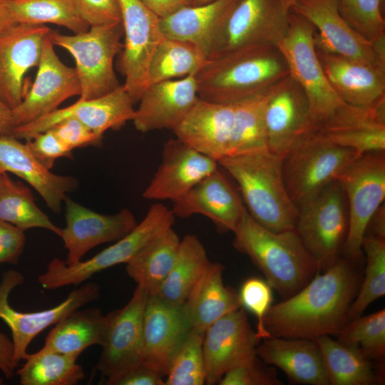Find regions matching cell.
Listing matches in <instances>:
<instances>
[{
    "mask_svg": "<svg viewBox=\"0 0 385 385\" xmlns=\"http://www.w3.org/2000/svg\"><path fill=\"white\" fill-rule=\"evenodd\" d=\"M341 343L355 347L369 360L385 356V309L348 321L337 335Z\"/></svg>",
    "mask_w": 385,
    "mask_h": 385,
    "instance_id": "42",
    "label": "cell"
},
{
    "mask_svg": "<svg viewBox=\"0 0 385 385\" xmlns=\"http://www.w3.org/2000/svg\"><path fill=\"white\" fill-rule=\"evenodd\" d=\"M191 329L184 304L149 295L143 317L141 361L165 377L173 355Z\"/></svg>",
    "mask_w": 385,
    "mask_h": 385,
    "instance_id": "21",
    "label": "cell"
},
{
    "mask_svg": "<svg viewBox=\"0 0 385 385\" xmlns=\"http://www.w3.org/2000/svg\"><path fill=\"white\" fill-rule=\"evenodd\" d=\"M15 368L12 340L0 332V370L6 378L10 379L14 376Z\"/></svg>",
    "mask_w": 385,
    "mask_h": 385,
    "instance_id": "53",
    "label": "cell"
},
{
    "mask_svg": "<svg viewBox=\"0 0 385 385\" xmlns=\"http://www.w3.org/2000/svg\"><path fill=\"white\" fill-rule=\"evenodd\" d=\"M290 10L314 26L316 45L385 68V38L372 43L356 33L340 14L337 0H296Z\"/></svg>",
    "mask_w": 385,
    "mask_h": 385,
    "instance_id": "14",
    "label": "cell"
},
{
    "mask_svg": "<svg viewBox=\"0 0 385 385\" xmlns=\"http://www.w3.org/2000/svg\"><path fill=\"white\" fill-rule=\"evenodd\" d=\"M337 181L348 204L344 250L350 260L358 261L369 222L385 198L384 152L360 155L340 174Z\"/></svg>",
    "mask_w": 385,
    "mask_h": 385,
    "instance_id": "10",
    "label": "cell"
},
{
    "mask_svg": "<svg viewBox=\"0 0 385 385\" xmlns=\"http://www.w3.org/2000/svg\"><path fill=\"white\" fill-rule=\"evenodd\" d=\"M217 163L236 181L248 213L257 223L274 232L295 230L298 208L285 186L283 157L267 150Z\"/></svg>",
    "mask_w": 385,
    "mask_h": 385,
    "instance_id": "4",
    "label": "cell"
},
{
    "mask_svg": "<svg viewBox=\"0 0 385 385\" xmlns=\"http://www.w3.org/2000/svg\"><path fill=\"white\" fill-rule=\"evenodd\" d=\"M296 0H282V4L284 7V9L287 11H289L292 6L293 5V4L294 3Z\"/></svg>",
    "mask_w": 385,
    "mask_h": 385,
    "instance_id": "57",
    "label": "cell"
},
{
    "mask_svg": "<svg viewBox=\"0 0 385 385\" xmlns=\"http://www.w3.org/2000/svg\"><path fill=\"white\" fill-rule=\"evenodd\" d=\"M299 292L271 305L264 325L272 337L316 339L337 335L359 289V275L351 265L338 259Z\"/></svg>",
    "mask_w": 385,
    "mask_h": 385,
    "instance_id": "1",
    "label": "cell"
},
{
    "mask_svg": "<svg viewBox=\"0 0 385 385\" xmlns=\"http://www.w3.org/2000/svg\"><path fill=\"white\" fill-rule=\"evenodd\" d=\"M26 143L39 163L49 170L57 159L73 158L72 151L64 145L52 129L34 135Z\"/></svg>",
    "mask_w": 385,
    "mask_h": 385,
    "instance_id": "47",
    "label": "cell"
},
{
    "mask_svg": "<svg viewBox=\"0 0 385 385\" xmlns=\"http://www.w3.org/2000/svg\"><path fill=\"white\" fill-rule=\"evenodd\" d=\"M0 172L11 173L33 187L54 212H59L66 193L78 188L73 176L57 175L34 157L26 143L12 135L0 136Z\"/></svg>",
    "mask_w": 385,
    "mask_h": 385,
    "instance_id": "29",
    "label": "cell"
},
{
    "mask_svg": "<svg viewBox=\"0 0 385 385\" xmlns=\"http://www.w3.org/2000/svg\"><path fill=\"white\" fill-rule=\"evenodd\" d=\"M24 280L21 273L10 270L3 274L0 282V319L11 332L15 366L24 359L29 344L38 334L49 326L55 325L71 312L100 297L99 285L94 282H88L74 289L55 307L38 312H21L10 305L9 298L11 291L23 284Z\"/></svg>",
    "mask_w": 385,
    "mask_h": 385,
    "instance_id": "12",
    "label": "cell"
},
{
    "mask_svg": "<svg viewBox=\"0 0 385 385\" xmlns=\"http://www.w3.org/2000/svg\"><path fill=\"white\" fill-rule=\"evenodd\" d=\"M119 2L124 44L120 59L125 76L123 85L135 103L148 86V68L151 58L165 38L160 18L140 0H118Z\"/></svg>",
    "mask_w": 385,
    "mask_h": 385,
    "instance_id": "13",
    "label": "cell"
},
{
    "mask_svg": "<svg viewBox=\"0 0 385 385\" xmlns=\"http://www.w3.org/2000/svg\"><path fill=\"white\" fill-rule=\"evenodd\" d=\"M63 203L66 226L61 238L68 251L65 262L69 265L81 262L93 247L123 237L138 224L133 212L126 208L106 215L87 208L68 196Z\"/></svg>",
    "mask_w": 385,
    "mask_h": 385,
    "instance_id": "18",
    "label": "cell"
},
{
    "mask_svg": "<svg viewBox=\"0 0 385 385\" xmlns=\"http://www.w3.org/2000/svg\"><path fill=\"white\" fill-rule=\"evenodd\" d=\"M237 1L215 0L183 8L160 19L162 34L165 38L196 46L208 58L220 27Z\"/></svg>",
    "mask_w": 385,
    "mask_h": 385,
    "instance_id": "31",
    "label": "cell"
},
{
    "mask_svg": "<svg viewBox=\"0 0 385 385\" xmlns=\"http://www.w3.org/2000/svg\"><path fill=\"white\" fill-rule=\"evenodd\" d=\"M371 225L373 235L385 239V207L381 205L372 215L368 226Z\"/></svg>",
    "mask_w": 385,
    "mask_h": 385,
    "instance_id": "54",
    "label": "cell"
},
{
    "mask_svg": "<svg viewBox=\"0 0 385 385\" xmlns=\"http://www.w3.org/2000/svg\"><path fill=\"white\" fill-rule=\"evenodd\" d=\"M204 333L192 328L170 361L165 376V385L205 384Z\"/></svg>",
    "mask_w": 385,
    "mask_h": 385,
    "instance_id": "43",
    "label": "cell"
},
{
    "mask_svg": "<svg viewBox=\"0 0 385 385\" xmlns=\"http://www.w3.org/2000/svg\"><path fill=\"white\" fill-rule=\"evenodd\" d=\"M180 240L170 227L149 242L128 263L126 272L149 295H155L175 260Z\"/></svg>",
    "mask_w": 385,
    "mask_h": 385,
    "instance_id": "34",
    "label": "cell"
},
{
    "mask_svg": "<svg viewBox=\"0 0 385 385\" xmlns=\"http://www.w3.org/2000/svg\"><path fill=\"white\" fill-rule=\"evenodd\" d=\"M80 16L91 26L121 23L118 0H71Z\"/></svg>",
    "mask_w": 385,
    "mask_h": 385,
    "instance_id": "48",
    "label": "cell"
},
{
    "mask_svg": "<svg viewBox=\"0 0 385 385\" xmlns=\"http://www.w3.org/2000/svg\"><path fill=\"white\" fill-rule=\"evenodd\" d=\"M207 58L195 45L164 38L156 48L148 68L149 84L195 75Z\"/></svg>",
    "mask_w": 385,
    "mask_h": 385,
    "instance_id": "40",
    "label": "cell"
},
{
    "mask_svg": "<svg viewBox=\"0 0 385 385\" xmlns=\"http://www.w3.org/2000/svg\"><path fill=\"white\" fill-rule=\"evenodd\" d=\"M25 242L24 231L0 220V264L16 265Z\"/></svg>",
    "mask_w": 385,
    "mask_h": 385,
    "instance_id": "50",
    "label": "cell"
},
{
    "mask_svg": "<svg viewBox=\"0 0 385 385\" xmlns=\"http://www.w3.org/2000/svg\"><path fill=\"white\" fill-rule=\"evenodd\" d=\"M210 263L199 238L186 235L180 240L173 265L155 295L172 304H184Z\"/></svg>",
    "mask_w": 385,
    "mask_h": 385,
    "instance_id": "35",
    "label": "cell"
},
{
    "mask_svg": "<svg viewBox=\"0 0 385 385\" xmlns=\"http://www.w3.org/2000/svg\"><path fill=\"white\" fill-rule=\"evenodd\" d=\"M0 220L24 232L43 228L60 237L62 233V228L53 224L36 205L29 188L14 181L5 172H0Z\"/></svg>",
    "mask_w": 385,
    "mask_h": 385,
    "instance_id": "37",
    "label": "cell"
},
{
    "mask_svg": "<svg viewBox=\"0 0 385 385\" xmlns=\"http://www.w3.org/2000/svg\"><path fill=\"white\" fill-rule=\"evenodd\" d=\"M361 249L366 257L365 277L350 306L348 321L360 317L369 304L385 295V239L365 235Z\"/></svg>",
    "mask_w": 385,
    "mask_h": 385,
    "instance_id": "41",
    "label": "cell"
},
{
    "mask_svg": "<svg viewBox=\"0 0 385 385\" xmlns=\"http://www.w3.org/2000/svg\"><path fill=\"white\" fill-rule=\"evenodd\" d=\"M232 232L234 247L250 258L284 299L299 292L319 272L295 230L270 231L246 209Z\"/></svg>",
    "mask_w": 385,
    "mask_h": 385,
    "instance_id": "3",
    "label": "cell"
},
{
    "mask_svg": "<svg viewBox=\"0 0 385 385\" xmlns=\"http://www.w3.org/2000/svg\"><path fill=\"white\" fill-rule=\"evenodd\" d=\"M261 341L242 307L210 325L205 331L202 344L205 384H218L227 371L255 356Z\"/></svg>",
    "mask_w": 385,
    "mask_h": 385,
    "instance_id": "19",
    "label": "cell"
},
{
    "mask_svg": "<svg viewBox=\"0 0 385 385\" xmlns=\"http://www.w3.org/2000/svg\"><path fill=\"white\" fill-rule=\"evenodd\" d=\"M264 119L267 148L283 158L293 144L309 130L307 98L290 75L271 89Z\"/></svg>",
    "mask_w": 385,
    "mask_h": 385,
    "instance_id": "22",
    "label": "cell"
},
{
    "mask_svg": "<svg viewBox=\"0 0 385 385\" xmlns=\"http://www.w3.org/2000/svg\"><path fill=\"white\" fill-rule=\"evenodd\" d=\"M14 128L12 111L0 100V136L11 135Z\"/></svg>",
    "mask_w": 385,
    "mask_h": 385,
    "instance_id": "55",
    "label": "cell"
},
{
    "mask_svg": "<svg viewBox=\"0 0 385 385\" xmlns=\"http://www.w3.org/2000/svg\"><path fill=\"white\" fill-rule=\"evenodd\" d=\"M218 166L216 160L180 139H170L163 145L161 163L143 197L173 202Z\"/></svg>",
    "mask_w": 385,
    "mask_h": 385,
    "instance_id": "23",
    "label": "cell"
},
{
    "mask_svg": "<svg viewBox=\"0 0 385 385\" xmlns=\"http://www.w3.org/2000/svg\"><path fill=\"white\" fill-rule=\"evenodd\" d=\"M256 355L280 369L298 384L329 385L320 349L315 339L271 337L262 339Z\"/></svg>",
    "mask_w": 385,
    "mask_h": 385,
    "instance_id": "30",
    "label": "cell"
},
{
    "mask_svg": "<svg viewBox=\"0 0 385 385\" xmlns=\"http://www.w3.org/2000/svg\"><path fill=\"white\" fill-rule=\"evenodd\" d=\"M51 31L45 25L16 24L0 34V100L11 109L21 102L24 78L38 66Z\"/></svg>",
    "mask_w": 385,
    "mask_h": 385,
    "instance_id": "20",
    "label": "cell"
},
{
    "mask_svg": "<svg viewBox=\"0 0 385 385\" xmlns=\"http://www.w3.org/2000/svg\"><path fill=\"white\" fill-rule=\"evenodd\" d=\"M178 217L199 214L209 218L221 231L233 232L246 210L242 199L217 168L173 201Z\"/></svg>",
    "mask_w": 385,
    "mask_h": 385,
    "instance_id": "27",
    "label": "cell"
},
{
    "mask_svg": "<svg viewBox=\"0 0 385 385\" xmlns=\"http://www.w3.org/2000/svg\"><path fill=\"white\" fill-rule=\"evenodd\" d=\"M195 75L149 84L132 120L142 133L174 130L198 100Z\"/></svg>",
    "mask_w": 385,
    "mask_h": 385,
    "instance_id": "26",
    "label": "cell"
},
{
    "mask_svg": "<svg viewBox=\"0 0 385 385\" xmlns=\"http://www.w3.org/2000/svg\"><path fill=\"white\" fill-rule=\"evenodd\" d=\"M309 131L360 155L384 152L385 98L367 106L346 103L328 120Z\"/></svg>",
    "mask_w": 385,
    "mask_h": 385,
    "instance_id": "25",
    "label": "cell"
},
{
    "mask_svg": "<svg viewBox=\"0 0 385 385\" xmlns=\"http://www.w3.org/2000/svg\"><path fill=\"white\" fill-rule=\"evenodd\" d=\"M329 385H373L381 381L369 359L329 335L317 338Z\"/></svg>",
    "mask_w": 385,
    "mask_h": 385,
    "instance_id": "36",
    "label": "cell"
},
{
    "mask_svg": "<svg viewBox=\"0 0 385 385\" xmlns=\"http://www.w3.org/2000/svg\"><path fill=\"white\" fill-rule=\"evenodd\" d=\"M225 267L210 262L184 303L192 328L203 332L223 316L242 307L238 292L223 282Z\"/></svg>",
    "mask_w": 385,
    "mask_h": 385,
    "instance_id": "32",
    "label": "cell"
},
{
    "mask_svg": "<svg viewBox=\"0 0 385 385\" xmlns=\"http://www.w3.org/2000/svg\"><path fill=\"white\" fill-rule=\"evenodd\" d=\"M108 385H165V377L140 361Z\"/></svg>",
    "mask_w": 385,
    "mask_h": 385,
    "instance_id": "51",
    "label": "cell"
},
{
    "mask_svg": "<svg viewBox=\"0 0 385 385\" xmlns=\"http://www.w3.org/2000/svg\"><path fill=\"white\" fill-rule=\"evenodd\" d=\"M323 71L346 103L367 106L385 98V68L346 57L315 44Z\"/></svg>",
    "mask_w": 385,
    "mask_h": 385,
    "instance_id": "28",
    "label": "cell"
},
{
    "mask_svg": "<svg viewBox=\"0 0 385 385\" xmlns=\"http://www.w3.org/2000/svg\"><path fill=\"white\" fill-rule=\"evenodd\" d=\"M122 22L91 26L85 32L64 35L52 30L48 38L54 46L73 58L81 86L80 99L105 96L121 85L113 69L115 56L120 51Z\"/></svg>",
    "mask_w": 385,
    "mask_h": 385,
    "instance_id": "8",
    "label": "cell"
},
{
    "mask_svg": "<svg viewBox=\"0 0 385 385\" xmlns=\"http://www.w3.org/2000/svg\"><path fill=\"white\" fill-rule=\"evenodd\" d=\"M140 1L160 19L167 17L183 8L193 6V0Z\"/></svg>",
    "mask_w": 385,
    "mask_h": 385,
    "instance_id": "52",
    "label": "cell"
},
{
    "mask_svg": "<svg viewBox=\"0 0 385 385\" xmlns=\"http://www.w3.org/2000/svg\"><path fill=\"white\" fill-rule=\"evenodd\" d=\"M289 75L278 47L266 44L207 59L195 78L200 98L235 104L268 91Z\"/></svg>",
    "mask_w": 385,
    "mask_h": 385,
    "instance_id": "2",
    "label": "cell"
},
{
    "mask_svg": "<svg viewBox=\"0 0 385 385\" xmlns=\"http://www.w3.org/2000/svg\"><path fill=\"white\" fill-rule=\"evenodd\" d=\"M16 24H53L79 34L90 26L80 16L71 0H4Z\"/></svg>",
    "mask_w": 385,
    "mask_h": 385,
    "instance_id": "39",
    "label": "cell"
},
{
    "mask_svg": "<svg viewBox=\"0 0 385 385\" xmlns=\"http://www.w3.org/2000/svg\"><path fill=\"white\" fill-rule=\"evenodd\" d=\"M78 357L45 347L26 355V362L17 371L21 385H75L85 377Z\"/></svg>",
    "mask_w": 385,
    "mask_h": 385,
    "instance_id": "38",
    "label": "cell"
},
{
    "mask_svg": "<svg viewBox=\"0 0 385 385\" xmlns=\"http://www.w3.org/2000/svg\"><path fill=\"white\" fill-rule=\"evenodd\" d=\"M3 384V380L0 379V385Z\"/></svg>",
    "mask_w": 385,
    "mask_h": 385,
    "instance_id": "59",
    "label": "cell"
},
{
    "mask_svg": "<svg viewBox=\"0 0 385 385\" xmlns=\"http://www.w3.org/2000/svg\"><path fill=\"white\" fill-rule=\"evenodd\" d=\"M106 326V315L100 309H76L51 329L43 347L78 357L89 346L102 344Z\"/></svg>",
    "mask_w": 385,
    "mask_h": 385,
    "instance_id": "33",
    "label": "cell"
},
{
    "mask_svg": "<svg viewBox=\"0 0 385 385\" xmlns=\"http://www.w3.org/2000/svg\"><path fill=\"white\" fill-rule=\"evenodd\" d=\"M272 289L266 280L250 277L242 283L238 292L241 307L257 319L255 332L261 340L272 337L264 325L265 317L272 302Z\"/></svg>",
    "mask_w": 385,
    "mask_h": 385,
    "instance_id": "45",
    "label": "cell"
},
{
    "mask_svg": "<svg viewBox=\"0 0 385 385\" xmlns=\"http://www.w3.org/2000/svg\"><path fill=\"white\" fill-rule=\"evenodd\" d=\"M384 4V0H337L343 19L372 43L385 38Z\"/></svg>",
    "mask_w": 385,
    "mask_h": 385,
    "instance_id": "44",
    "label": "cell"
},
{
    "mask_svg": "<svg viewBox=\"0 0 385 385\" xmlns=\"http://www.w3.org/2000/svg\"><path fill=\"white\" fill-rule=\"evenodd\" d=\"M35 80L21 102L11 109L14 127L32 122L58 108L68 98L80 96L75 68L64 64L46 38Z\"/></svg>",
    "mask_w": 385,
    "mask_h": 385,
    "instance_id": "16",
    "label": "cell"
},
{
    "mask_svg": "<svg viewBox=\"0 0 385 385\" xmlns=\"http://www.w3.org/2000/svg\"><path fill=\"white\" fill-rule=\"evenodd\" d=\"M16 24L13 20L4 0H0V34Z\"/></svg>",
    "mask_w": 385,
    "mask_h": 385,
    "instance_id": "56",
    "label": "cell"
},
{
    "mask_svg": "<svg viewBox=\"0 0 385 385\" xmlns=\"http://www.w3.org/2000/svg\"><path fill=\"white\" fill-rule=\"evenodd\" d=\"M133 104L121 85L105 96L90 100L79 98L69 106L57 108L32 122L15 126L11 135L19 140H27L60 121L72 118L103 138L107 130L120 129L128 121L133 120L135 113Z\"/></svg>",
    "mask_w": 385,
    "mask_h": 385,
    "instance_id": "17",
    "label": "cell"
},
{
    "mask_svg": "<svg viewBox=\"0 0 385 385\" xmlns=\"http://www.w3.org/2000/svg\"><path fill=\"white\" fill-rule=\"evenodd\" d=\"M235 104L198 98L173 130L176 138L216 160L235 156Z\"/></svg>",
    "mask_w": 385,
    "mask_h": 385,
    "instance_id": "24",
    "label": "cell"
},
{
    "mask_svg": "<svg viewBox=\"0 0 385 385\" xmlns=\"http://www.w3.org/2000/svg\"><path fill=\"white\" fill-rule=\"evenodd\" d=\"M175 220V216L171 209L161 203L154 204L134 229L114 244L91 258L72 265L53 258L46 272L38 277V282L46 289L78 286L103 270L120 264H127L156 236L173 227Z\"/></svg>",
    "mask_w": 385,
    "mask_h": 385,
    "instance_id": "7",
    "label": "cell"
},
{
    "mask_svg": "<svg viewBox=\"0 0 385 385\" xmlns=\"http://www.w3.org/2000/svg\"><path fill=\"white\" fill-rule=\"evenodd\" d=\"M295 231L321 272L338 260L348 225L344 192L337 180L298 207Z\"/></svg>",
    "mask_w": 385,
    "mask_h": 385,
    "instance_id": "9",
    "label": "cell"
},
{
    "mask_svg": "<svg viewBox=\"0 0 385 385\" xmlns=\"http://www.w3.org/2000/svg\"><path fill=\"white\" fill-rule=\"evenodd\" d=\"M315 31L308 20L290 10L287 32L277 45L286 61L289 75L307 98L309 130L325 122L346 104L323 71L315 48Z\"/></svg>",
    "mask_w": 385,
    "mask_h": 385,
    "instance_id": "5",
    "label": "cell"
},
{
    "mask_svg": "<svg viewBox=\"0 0 385 385\" xmlns=\"http://www.w3.org/2000/svg\"><path fill=\"white\" fill-rule=\"evenodd\" d=\"M282 0H238L215 39L207 59L259 45L277 46L288 29Z\"/></svg>",
    "mask_w": 385,
    "mask_h": 385,
    "instance_id": "11",
    "label": "cell"
},
{
    "mask_svg": "<svg viewBox=\"0 0 385 385\" xmlns=\"http://www.w3.org/2000/svg\"><path fill=\"white\" fill-rule=\"evenodd\" d=\"M356 150L332 143L314 131L303 134L283 158L287 192L298 207L332 182L355 159Z\"/></svg>",
    "mask_w": 385,
    "mask_h": 385,
    "instance_id": "6",
    "label": "cell"
},
{
    "mask_svg": "<svg viewBox=\"0 0 385 385\" xmlns=\"http://www.w3.org/2000/svg\"><path fill=\"white\" fill-rule=\"evenodd\" d=\"M149 294L137 285L128 302L106 315L107 326L96 368L106 384L141 361L143 317Z\"/></svg>",
    "mask_w": 385,
    "mask_h": 385,
    "instance_id": "15",
    "label": "cell"
},
{
    "mask_svg": "<svg viewBox=\"0 0 385 385\" xmlns=\"http://www.w3.org/2000/svg\"><path fill=\"white\" fill-rule=\"evenodd\" d=\"M215 0H193V6H199L205 4L210 3Z\"/></svg>",
    "mask_w": 385,
    "mask_h": 385,
    "instance_id": "58",
    "label": "cell"
},
{
    "mask_svg": "<svg viewBox=\"0 0 385 385\" xmlns=\"http://www.w3.org/2000/svg\"><path fill=\"white\" fill-rule=\"evenodd\" d=\"M49 129L54 131L71 151L78 148L99 145L102 140L85 125L72 118H66Z\"/></svg>",
    "mask_w": 385,
    "mask_h": 385,
    "instance_id": "49",
    "label": "cell"
},
{
    "mask_svg": "<svg viewBox=\"0 0 385 385\" xmlns=\"http://www.w3.org/2000/svg\"><path fill=\"white\" fill-rule=\"evenodd\" d=\"M220 385H281L274 369L257 355L227 371Z\"/></svg>",
    "mask_w": 385,
    "mask_h": 385,
    "instance_id": "46",
    "label": "cell"
}]
</instances>
